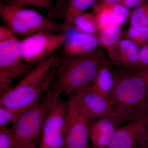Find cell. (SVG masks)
I'll return each mask as SVG.
<instances>
[{
  "instance_id": "cell-32",
  "label": "cell",
  "mask_w": 148,
  "mask_h": 148,
  "mask_svg": "<svg viewBox=\"0 0 148 148\" xmlns=\"http://www.w3.org/2000/svg\"><path fill=\"white\" fill-rule=\"evenodd\" d=\"M147 147H148V144Z\"/></svg>"
},
{
  "instance_id": "cell-24",
  "label": "cell",
  "mask_w": 148,
  "mask_h": 148,
  "mask_svg": "<svg viewBox=\"0 0 148 148\" xmlns=\"http://www.w3.org/2000/svg\"><path fill=\"white\" fill-rule=\"evenodd\" d=\"M33 0H3V4L5 5L26 8L33 6Z\"/></svg>"
},
{
  "instance_id": "cell-26",
  "label": "cell",
  "mask_w": 148,
  "mask_h": 148,
  "mask_svg": "<svg viewBox=\"0 0 148 148\" xmlns=\"http://www.w3.org/2000/svg\"><path fill=\"white\" fill-rule=\"evenodd\" d=\"M148 1V0H122L121 4L129 9L135 8L143 3Z\"/></svg>"
},
{
  "instance_id": "cell-8",
  "label": "cell",
  "mask_w": 148,
  "mask_h": 148,
  "mask_svg": "<svg viewBox=\"0 0 148 148\" xmlns=\"http://www.w3.org/2000/svg\"><path fill=\"white\" fill-rule=\"evenodd\" d=\"M89 122L80 109L74 95L69 101L63 148H89Z\"/></svg>"
},
{
  "instance_id": "cell-25",
  "label": "cell",
  "mask_w": 148,
  "mask_h": 148,
  "mask_svg": "<svg viewBox=\"0 0 148 148\" xmlns=\"http://www.w3.org/2000/svg\"><path fill=\"white\" fill-rule=\"evenodd\" d=\"M33 6L45 9L51 12L53 10L52 0H33Z\"/></svg>"
},
{
  "instance_id": "cell-7",
  "label": "cell",
  "mask_w": 148,
  "mask_h": 148,
  "mask_svg": "<svg viewBox=\"0 0 148 148\" xmlns=\"http://www.w3.org/2000/svg\"><path fill=\"white\" fill-rule=\"evenodd\" d=\"M67 38L68 33L42 32L21 40L24 61L27 64H32L45 59L64 45Z\"/></svg>"
},
{
  "instance_id": "cell-10",
  "label": "cell",
  "mask_w": 148,
  "mask_h": 148,
  "mask_svg": "<svg viewBox=\"0 0 148 148\" xmlns=\"http://www.w3.org/2000/svg\"><path fill=\"white\" fill-rule=\"evenodd\" d=\"M75 95L80 109L89 120L114 115L108 99L91 85L80 90Z\"/></svg>"
},
{
  "instance_id": "cell-15",
  "label": "cell",
  "mask_w": 148,
  "mask_h": 148,
  "mask_svg": "<svg viewBox=\"0 0 148 148\" xmlns=\"http://www.w3.org/2000/svg\"><path fill=\"white\" fill-rule=\"evenodd\" d=\"M115 84V77L107 60L100 67L92 84L94 89L108 98Z\"/></svg>"
},
{
  "instance_id": "cell-28",
  "label": "cell",
  "mask_w": 148,
  "mask_h": 148,
  "mask_svg": "<svg viewBox=\"0 0 148 148\" xmlns=\"http://www.w3.org/2000/svg\"><path fill=\"white\" fill-rule=\"evenodd\" d=\"M104 1L108 3L121 4L122 0H104Z\"/></svg>"
},
{
  "instance_id": "cell-4",
  "label": "cell",
  "mask_w": 148,
  "mask_h": 148,
  "mask_svg": "<svg viewBox=\"0 0 148 148\" xmlns=\"http://www.w3.org/2000/svg\"><path fill=\"white\" fill-rule=\"evenodd\" d=\"M0 14L16 36L26 38L40 32L56 33L65 28L64 24L54 22L26 8L5 5L1 3Z\"/></svg>"
},
{
  "instance_id": "cell-9",
  "label": "cell",
  "mask_w": 148,
  "mask_h": 148,
  "mask_svg": "<svg viewBox=\"0 0 148 148\" xmlns=\"http://www.w3.org/2000/svg\"><path fill=\"white\" fill-rule=\"evenodd\" d=\"M148 144V114L117 128L108 148H145Z\"/></svg>"
},
{
  "instance_id": "cell-12",
  "label": "cell",
  "mask_w": 148,
  "mask_h": 148,
  "mask_svg": "<svg viewBox=\"0 0 148 148\" xmlns=\"http://www.w3.org/2000/svg\"><path fill=\"white\" fill-rule=\"evenodd\" d=\"M100 44L98 36L86 34L74 27L68 33L63 46L66 55L82 56L95 52Z\"/></svg>"
},
{
  "instance_id": "cell-20",
  "label": "cell",
  "mask_w": 148,
  "mask_h": 148,
  "mask_svg": "<svg viewBox=\"0 0 148 148\" xmlns=\"http://www.w3.org/2000/svg\"><path fill=\"white\" fill-rule=\"evenodd\" d=\"M20 113L5 106H0V128L7 127L8 124L12 123Z\"/></svg>"
},
{
  "instance_id": "cell-1",
  "label": "cell",
  "mask_w": 148,
  "mask_h": 148,
  "mask_svg": "<svg viewBox=\"0 0 148 148\" xmlns=\"http://www.w3.org/2000/svg\"><path fill=\"white\" fill-rule=\"evenodd\" d=\"M59 66V60L54 56L40 61L23 79L1 97L0 106L21 113L38 104L57 76Z\"/></svg>"
},
{
  "instance_id": "cell-30",
  "label": "cell",
  "mask_w": 148,
  "mask_h": 148,
  "mask_svg": "<svg viewBox=\"0 0 148 148\" xmlns=\"http://www.w3.org/2000/svg\"><path fill=\"white\" fill-rule=\"evenodd\" d=\"M144 46L146 47L147 48V49L148 50V42L147 43V44L146 45Z\"/></svg>"
},
{
  "instance_id": "cell-33",
  "label": "cell",
  "mask_w": 148,
  "mask_h": 148,
  "mask_svg": "<svg viewBox=\"0 0 148 148\" xmlns=\"http://www.w3.org/2000/svg\"><path fill=\"white\" fill-rule=\"evenodd\" d=\"M1 1H3V0H1Z\"/></svg>"
},
{
  "instance_id": "cell-29",
  "label": "cell",
  "mask_w": 148,
  "mask_h": 148,
  "mask_svg": "<svg viewBox=\"0 0 148 148\" xmlns=\"http://www.w3.org/2000/svg\"><path fill=\"white\" fill-rule=\"evenodd\" d=\"M144 80L145 83L147 85V86H148V77H143L141 78Z\"/></svg>"
},
{
  "instance_id": "cell-23",
  "label": "cell",
  "mask_w": 148,
  "mask_h": 148,
  "mask_svg": "<svg viewBox=\"0 0 148 148\" xmlns=\"http://www.w3.org/2000/svg\"><path fill=\"white\" fill-rule=\"evenodd\" d=\"M17 38V36L10 27H0V42Z\"/></svg>"
},
{
  "instance_id": "cell-14",
  "label": "cell",
  "mask_w": 148,
  "mask_h": 148,
  "mask_svg": "<svg viewBox=\"0 0 148 148\" xmlns=\"http://www.w3.org/2000/svg\"><path fill=\"white\" fill-rule=\"evenodd\" d=\"M65 27L71 26L80 32L96 35L100 33L97 17L95 14L78 10L69 4L66 16Z\"/></svg>"
},
{
  "instance_id": "cell-17",
  "label": "cell",
  "mask_w": 148,
  "mask_h": 148,
  "mask_svg": "<svg viewBox=\"0 0 148 148\" xmlns=\"http://www.w3.org/2000/svg\"><path fill=\"white\" fill-rule=\"evenodd\" d=\"M130 26L148 27V1L134 9L130 16Z\"/></svg>"
},
{
  "instance_id": "cell-11",
  "label": "cell",
  "mask_w": 148,
  "mask_h": 148,
  "mask_svg": "<svg viewBox=\"0 0 148 148\" xmlns=\"http://www.w3.org/2000/svg\"><path fill=\"white\" fill-rule=\"evenodd\" d=\"M48 96L47 114L41 135L56 134L64 132L69 101L61 98L60 94L50 89Z\"/></svg>"
},
{
  "instance_id": "cell-16",
  "label": "cell",
  "mask_w": 148,
  "mask_h": 148,
  "mask_svg": "<svg viewBox=\"0 0 148 148\" xmlns=\"http://www.w3.org/2000/svg\"><path fill=\"white\" fill-rule=\"evenodd\" d=\"M123 34L121 26L113 24L100 32L98 37L100 44L108 50L123 39Z\"/></svg>"
},
{
  "instance_id": "cell-3",
  "label": "cell",
  "mask_w": 148,
  "mask_h": 148,
  "mask_svg": "<svg viewBox=\"0 0 148 148\" xmlns=\"http://www.w3.org/2000/svg\"><path fill=\"white\" fill-rule=\"evenodd\" d=\"M101 49L82 56L66 57L59 62L53 92L69 98L92 84L98 70L107 61Z\"/></svg>"
},
{
  "instance_id": "cell-22",
  "label": "cell",
  "mask_w": 148,
  "mask_h": 148,
  "mask_svg": "<svg viewBox=\"0 0 148 148\" xmlns=\"http://www.w3.org/2000/svg\"><path fill=\"white\" fill-rule=\"evenodd\" d=\"M69 4L78 10L84 12L94 5L96 0H69Z\"/></svg>"
},
{
  "instance_id": "cell-2",
  "label": "cell",
  "mask_w": 148,
  "mask_h": 148,
  "mask_svg": "<svg viewBox=\"0 0 148 148\" xmlns=\"http://www.w3.org/2000/svg\"><path fill=\"white\" fill-rule=\"evenodd\" d=\"M114 73L115 84L108 99L119 125L148 114V86L144 80L134 70L125 69Z\"/></svg>"
},
{
  "instance_id": "cell-19",
  "label": "cell",
  "mask_w": 148,
  "mask_h": 148,
  "mask_svg": "<svg viewBox=\"0 0 148 148\" xmlns=\"http://www.w3.org/2000/svg\"><path fill=\"white\" fill-rule=\"evenodd\" d=\"M64 145V132L41 135L38 148H63Z\"/></svg>"
},
{
  "instance_id": "cell-13",
  "label": "cell",
  "mask_w": 148,
  "mask_h": 148,
  "mask_svg": "<svg viewBox=\"0 0 148 148\" xmlns=\"http://www.w3.org/2000/svg\"><path fill=\"white\" fill-rule=\"evenodd\" d=\"M140 47L128 39L123 38L107 51L115 65L123 69L135 70L140 68Z\"/></svg>"
},
{
  "instance_id": "cell-5",
  "label": "cell",
  "mask_w": 148,
  "mask_h": 148,
  "mask_svg": "<svg viewBox=\"0 0 148 148\" xmlns=\"http://www.w3.org/2000/svg\"><path fill=\"white\" fill-rule=\"evenodd\" d=\"M48 96L34 107L20 113L10 129L16 148H38L44 125Z\"/></svg>"
},
{
  "instance_id": "cell-18",
  "label": "cell",
  "mask_w": 148,
  "mask_h": 148,
  "mask_svg": "<svg viewBox=\"0 0 148 148\" xmlns=\"http://www.w3.org/2000/svg\"><path fill=\"white\" fill-rule=\"evenodd\" d=\"M127 38L142 47L148 42V27L130 26L127 32Z\"/></svg>"
},
{
  "instance_id": "cell-31",
  "label": "cell",
  "mask_w": 148,
  "mask_h": 148,
  "mask_svg": "<svg viewBox=\"0 0 148 148\" xmlns=\"http://www.w3.org/2000/svg\"><path fill=\"white\" fill-rule=\"evenodd\" d=\"M147 146H148V145H147ZM145 148H148V147H147H147H146Z\"/></svg>"
},
{
  "instance_id": "cell-21",
  "label": "cell",
  "mask_w": 148,
  "mask_h": 148,
  "mask_svg": "<svg viewBox=\"0 0 148 148\" xmlns=\"http://www.w3.org/2000/svg\"><path fill=\"white\" fill-rule=\"evenodd\" d=\"M0 148H16L10 128H0Z\"/></svg>"
},
{
  "instance_id": "cell-27",
  "label": "cell",
  "mask_w": 148,
  "mask_h": 148,
  "mask_svg": "<svg viewBox=\"0 0 148 148\" xmlns=\"http://www.w3.org/2000/svg\"><path fill=\"white\" fill-rule=\"evenodd\" d=\"M134 71L140 77H148V68L135 69Z\"/></svg>"
},
{
  "instance_id": "cell-6",
  "label": "cell",
  "mask_w": 148,
  "mask_h": 148,
  "mask_svg": "<svg viewBox=\"0 0 148 148\" xmlns=\"http://www.w3.org/2000/svg\"><path fill=\"white\" fill-rule=\"evenodd\" d=\"M31 66L24 61L21 40L0 42V97L12 89L14 79L28 71Z\"/></svg>"
}]
</instances>
